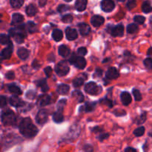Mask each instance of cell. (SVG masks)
Returning a JSON list of instances; mask_svg holds the SVG:
<instances>
[{
	"mask_svg": "<svg viewBox=\"0 0 152 152\" xmlns=\"http://www.w3.org/2000/svg\"><path fill=\"white\" fill-rule=\"evenodd\" d=\"M14 73L12 72V71H10V72L6 74V78L8 79V80H13V79H14Z\"/></svg>",
	"mask_w": 152,
	"mask_h": 152,
	"instance_id": "681fc988",
	"label": "cell"
},
{
	"mask_svg": "<svg viewBox=\"0 0 152 152\" xmlns=\"http://www.w3.org/2000/svg\"><path fill=\"white\" fill-rule=\"evenodd\" d=\"M26 26L27 29H28V31H29L31 34H33V33H35L36 31H37V25H36L34 22H31V21H30V22H28V23H27Z\"/></svg>",
	"mask_w": 152,
	"mask_h": 152,
	"instance_id": "f1b7e54d",
	"label": "cell"
},
{
	"mask_svg": "<svg viewBox=\"0 0 152 152\" xmlns=\"http://www.w3.org/2000/svg\"><path fill=\"white\" fill-rule=\"evenodd\" d=\"M102 70H100L99 68H97V69L96 70V73H95L94 74H96V75L99 76V77H100V76H102Z\"/></svg>",
	"mask_w": 152,
	"mask_h": 152,
	"instance_id": "f5cc1de1",
	"label": "cell"
},
{
	"mask_svg": "<svg viewBox=\"0 0 152 152\" xmlns=\"http://www.w3.org/2000/svg\"><path fill=\"white\" fill-rule=\"evenodd\" d=\"M77 53H79V54L80 55V56H85V55L87 53V49L86 48L84 47H82V48H80L77 50Z\"/></svg>",
	"mask_w": 152,
	"mask_h": 152,
	"instance_id": "ee69618b",
	"label": "cell"
},
{
	"mask_svg": "<svg viewBox=\"0 0 152 152\" xmlns=\"http://www.w3.org/2000/svg\"><path fill=\"white\" fill-rule=\"evenodd\" d=\"M145 120H146V113H143V114H142V115L140 116V119L137 120V124H142V123H143Z\"/></svg>",
	"mask_w": 152,
	"mask_h": 152,
	"instance_id": "f6af8a7d",
	"label": "cell"
},
{
	"mask_svg": "<svg viewBox=\"0 0 152 152\" xmlns=\"http://www.w3.org/2000/svg\"><path fill=\"white\" fill-rule=\"evenodd\" d=\"M119 76H120L119 71L114 67L109 68V69L108 70L106 73V78L108 80H115V79L118 78Z\"/></svg>",
	"mask_w": 152,
	"mask_h": 152,
	"instance_id": "30bf717a",
	"label": "cell"
},
{
	"mask_svg": "<svg viewBox=\"0 0 152 152\" xmlns=\"http://www.w3.org/2000/svg\"><path fill=\"white\" fill-rule=\"evenodd\" d=\"M126 151H136V149H134V148H130V147H129V148H126V150H125Z\"/></svg>",
	"mask_w": 152,
	"mask_h": 152,
	"instance_id": "db71d44e",
	"label": "cell"
},
{
	"mask_svg": "<svg viewBox=\"0 0 152 152\" xmlns=\"http://www.w3.org/2000/svg\"><path fill=\"white\" fill-rule=\"evenodd\" d=\"M37 9L34 4H29L26 8V13L29 16H34L37 14Z\"/></svg>",
	"mask_w": 152,
	"mask_h": 152,
	"instance_id": "484cf974",
	"label": "cell"
},
{
	"mask_svg": "<svg viewBox=\"0 0 152 152\" xmlns=\"http://www.w3.org/2000/svg\"><path fill=\"white\" fill-rule=\"evenodd\" d=\"M85 91L91 95H97L99 94V92L100 91H102V89L95 83L91 82V83H87L86 85V86H85Z\"/></svg>",
	"mask_w": 152,
	"mask_h": 152,
	"instance_id": "8992f818",
	"label": "cell"
},
{
	"mask_svg": "<svg viewBox=\"0 0 152 152\" xmlns=\"http://www.w3.org/2000/svg\"><path fill=\"white\" fill-rule=\"evenodd\" d=\"M36 83H37V86H38L39 88H41V90L43 92H46L49 89L48 86L45 80H38V81H37Z\"/></svg>",
	"mask_w": 152,
	"mask_h": 152,
	"instance_id": "d4e9b609",
	"label": "cell"
},
{
	"mask_svg": "<svg viewBox=\"0 0 152 152\" xmlns=\"http://www.w3.org/2000/svg\"><path fill=\"white\" fill-rule=\"evenodd\" d=\"M136 5H137V2L135 0H132V1H129L127 4L128 7H129V9H130V10H132V9H133L134 7H136Z\"/></svg>",
	"mask_w": 152,
	"mask_h": 152,
	"instance_id": "bcb514c9",
	"label": "cell"
},
{
	"mask_svg": "<svg viewBox=\"0 0 152 152\" xmlns=\"http://www.w3.org/2000/svg\"><path fill=\"white\" fill-rule=\"evenodd\" d=\"M48 113L46 110L42 109L37 113V117H36V121L38 124L44 125L48 120Z\"/></svg>",
	"mask_w": 152,
	"mask_h": 152,
	"instance_id": "ba28073f",
	"label": "cell"
},
{
	"mask_svg": "<svg viewBox=\"0 0 152 152\" xmlns=\"http://www.w3.org/2000/svg\"><path fill=\"white\" fill-rule=\"evenodd\" d=\"M48 0H39V6L41 7H43V6L45 5V4L47 3Z\"/></svg>",
	"mask_w": 152,
	"mask_h": 152,
	"instance_id": "816d5d0a",
	"label": "cell"
},
{
	"mask_svg": "<svg viewBox=\"0 0 152 152\" xmlns=\"http://www.w3.org/2000/svg\"><path fill=\"white\" fill-rule=\"evenodd\" d=\"M8 90L10 93L14 94H18L20 95L22 94V90L20 89V88L19 86H17L15 84H10L8 86Z\"/></svg>",
	"mask_w": 152,
	"mask_h": 152,
	"instance_id": "603a6c76",
	"label": "cell"
},
{
	"mask_svg": "<svg viewBox=\"0 0 152 152\" xmlns=\"http://www.w3.org/2000/svg\"><path fill=\"white\" fill-rule=\"evenodd\" d=\"M23 16L20 13H14L12 16V25H17L23 21Z\"/></svg>",
	"mask_w": 152,
	"mask_h": 152,
	"instance_id": "cb8c5ba5",
	"label": "cell"
},
{
	"mask_svg": "<svg viewBox=\"0 0 152 152\" xmlns=\"http://www.w3.org/2000/svg\"><path fill=\"white\" fill-rule=\"evenodd\" d=\"M111 34L113 37H123L124 34V27L123 25H118L114 27L111 30Z\"/></svg>",
	"mask_w": 152,
	"mask_h": 152,
	"instance_id": "7c38bea8",
	"label": "cell"
},
{
	"mask_svg": "<svg viewBox=\"0 0 152 152\" xmlns=\"http://www.w3.org/2000/svg\"><path fill=\"white\" fill-rule=\"evenodd\" d=\"M104 22H105L104 18L99 15H95L91 19V22L93 25V26L96 27V28L101 26L104 23Z\"/></svg>",
	"mask_w": 152,
	"mask_h": 152,
	"instance_id": "9a60e30c",
	"label": "cell"
},
{
	"mask_svg": "<svg viewBox=\"0 0 152 152\" xmlns=\"http://www.w3.org/2000/svg\"><path fill=\"white\" fill-rule=\"evenodd\" d=\"M19 132L25 137L31 138L35 137L38 133V129L32 123L30 118L23 119L19 124Z\"/></svg>",
	"mask_w": 152,
	"mask_h": 152,
	"instance_id": "6da1fadb",
	"label": "cell"
},
{
	"mask_svg": "<svg viewBox=\"0 0 152 152\" xmlns=\"http://www.w3.org/2000/svg\"><path fill=\"white\" fill-rule=\"evenodd\" d=\"M107 137H108V134H100V136L99 137V139L101 141H102L104 139H106Z\"/></svg>",
	"mask_w": 152,
	"mask_h": 152,
	"instance_id": "f907efd6",
	"label": "cell"
},
{
	"mask_svg": "<svg viewBox=\"0 0 152 152\" xmlns=\"http://www.w3.org/2000/svg\"><path fill=\"white\" fill-rule=\"evenodd\" d=\"M87 6V0H77L75 3V7L78 11H83L86 10Z\"/></svg>",
	"mask_w": 152,
	"mask_h": 152,
	"instance_id": "ac0fdd59",
	"label": "cell"
},
{
	"mask_svg": "<svg viewBox=\"0 0 152 152\" xmlns=\"http://www.w3.org/2000/svg\"><path fill=\"white\" fill-rule=\"evenodd\" d=\"M95 106H96V103H95V102H87L83 108H84L85 111L88 112V111H93V110L94 109Z\"/></svg>",
	"mask_w": 152,
	"mask_h": 152,
	"instance_id": "836d02e7",
	"label": "cell"
},
{
	"mask_svg": "<svg viewBox=\"0 0 152 152\" xmlns=\"http://www.w3.org/2000/svg\"><path fill=\"white\" fill-rule=\"evenodd\" d=\"M65 104H66V100H65V99L59 100V102H58V104H57L58 111H62H62H63L64 108H65Z\"/></svg>",
	"mask_w": 152,
	"mask_h": 152,
	"instance_id": "8d00e7d4",
	"label": "cell"
},
{
	"mask_svg": "<svg viewBox=\"0 0 152 152\" xmlns=\"http://www.w3.org/2000/svg\"><path fill=\"white\" fill-rule=\"evenodd\" d=\"M114 7H115V4L113 1V0H102V2H101L102 10L106 13L112 11L114 9Z\"/></svg>",
	"mask_w": 152,
	"mask_h": 152,
	"instance_id": "52a82bcc",
	"label": "cell"
},
{
	"mask_svg": "<svg viewBox=\"0 0 152 152\" xmlns=\"http://www.w3.org/2000/svg\"><path fill=\"white\" fill-rule=\"evenodd\" d=\"M9 102H10V105L12 106H14L16 108H18V107H22L25 105V102L16 96H13L10 98L9 99Z\"/></svg>",
	"mask_w": 152,
	"mask_h": 152,
	"instance_id": "4fadbf2b",
	"label": "cell"
},
{
	"mask_svg": "<svg viewBox=\"0 0 152 152\" xmlns=\"http://www.w3.org/2000/svg\"><path fill=\"white\" fill-rule=\"evenodd\" d=\"M70 63L74 65L76 68L79 69H83L86 66V61L84 57L76 56L75 53H73L71 57L69 59Z\"/></svg>",
	"mask_w": 152,
	"mask_h": 152,
	"instance_id": "277c9868",
	"label": "cell"
},
{
	"mask_svg": "<svg viewBox=\"0 0 152 152\" xmlns=\"http://www.w3.org/2000/svg\"><path fill=\"white\" fill-rule=\"evenodd\" d=\"M9 34H10L11 37L14 38L15 41L17 43L23 42L25 38L26 37V34H25L24 25H20V26L11 28L9 31Z\"/></svg>",
	"mask_w": 152,
	"mask_h": 152,
	"instance_id": "7a4b0ae2",
	"label": "cell"
},
{
	"mask_svg": "<svg viewBox=\"0 0 152 152\" xmlns=\"http://www.w3.org/2000/svg\"><path fill=\"white\" fill-rule=\"evenodd\" d=\"M0 105H1V108H3V107L7 105V98L5 96H1L0 97Z\"/></svg>",
	"mask_w": 152,
	"mask_h": 152,
	"instance_id": "7dc6e473",
	"label": "cell"
},
{
	"mask_svg": "<svg viewBox=\"0 0 152 152\" xmlns=\"http://www.w3.org/2000/svg\"><path fill=\"white\" fill-rule=\"evenodd\" d=\"M65 1H71V0H65Z\"/></svg>",
	"mask_w": 152,
	"mask_h": 152,
	"instance_id": "6f0895ef",
	"label": "cell"
},
{
	"mask_svg": "<svg viewBox=\"0 0 152 152\" xmlns=\"http://www.w3.org/2000/svg\"><path fill=\"white\" fill-rule=\"evenodd\" d=\"M29 54L30 52L28 51V50L24 48H20L17 51V55L22 59H26L29 56Z\"/></svg>",
	"mask_w": 152,
	"mask_h": 152,
	"instance_id": "ffe728a7",
	"label": "cell"
},
{
	"mask_svg": "<svg viewBox=\"0 0 152 152\" xmlns=\"http://www.w3.org/2000/svg\"><path fill=\"white\" fill-rule=\"evenodd\" d=\"M52 37L56 42H59L63 38V34L60 30L55 29L53 30V33H52Z\"/></svg>",
	"mask_w": 152,
	"mask_h": 152,
	"instance_id": "44dd1931",
	"label": "cell"
},
{
	"mask_svg": "<svg viewBox=\"0 0 152 152\" xmlns=\"http://www.w3.org/2000/svg\"><path fill=\"white\" fill-rule=\"evenodd\" d=\"M144 133H145V128H144L143 126L138 128V129H137L134 132V134L136 137L142 136V135L144 134Z\"/></svg>",
	"mask_w": 152,
	"mask_h": 152,
	"instance_id": "e575fe53",
	"label": "cell"
},
{
	"mask_svg": "<svg viewBox=\"0 0 152 152\" xmlns=\"http://www.w3.org/2000/svg\"><path fill=\"white\" fill-rule=\"evenodd\" d=\"M148 55L149 56H151L152 57V48H149L148 49Z\"/></svg>",
	"mask_w": 152,
	"mask_h": 152,
	"instance_id": "11a10c76",
	"label": "cell"
},
{
	"mask_svg": "<svg viewBox=\"0 0 152 152\" xmlns=\"http://www.w3.org/2000/svg\"><path fill=\"white\" fill-rule=\"evenodd\" d=\"M45 74L47 75V77H50V75H51L52 74V69L50 67H46L45 68Z\"/></svg>",
	"mask_w": 152,
	"mask_h": 152,
	"instance_id": "c3c4849f",
	"label": "cell"
},
{
	"mask_svg": "<svg viewBox=\"0 0 152 152\" xmlns=\"http://www.w3.org/2000/svg\"><path fill=\"white\" fill-rule=\"evenodd\" d=\"M138 27L137 25H135V24H131V25H129L127 27V32L129 34H134L137 31Z\"/></svg>",
	"mask_w": 152,
	"mask_h": 152,
	"instance_id": "d6a6232c",
	"label": "cell"
},
{
	"mask_svg": "<svg viewBox=\"0 0 152 152\" xmlns=\"http://www.w3.org/2000/svg\"><path fill=\"white\" fill-rule=\"evenodd\" d=\"M1 122L4 126H12L16 122V116L11 110L3 111L1 114Z\"/></svg>",
	"mask_w": 152,
	"mask_h": 152,
	"instance_id": "3957f363",
	"label": "cell"
},
{
	"mask_svg": "<svg viewBox=\"0 0 152 152\" xmlns=\"http://www.w3.org/2000/svg\"><path fill=\"white\" fill-rule=\"evenodd\" d=\"M26 96L28 99H34L36 96V92L33 90L29 91H28V93L26 94Z\"/></svg>",
	"mask_w": 152,
	"mask_h": 152,
	"instance_id": "7bdbcfd3",
	"label": "cell"
},
{
	"mask_svg": "<svg viewBox=\"0 0 152 152\" xmlns=\"http://www.w3.org/2000/svg\"><path fill=\"white\" fill-rule=\"evenodd\" d=\"M50 102V96L48 94H43L39 96L37 99V104L39 106L43 107L48 105Z\"/></svg>",
	"mask_w": 152,
	"mask_h": 152,
	"instance_id": "9c48e42d",
	"label": "cell"
},
{
	"mask_svg": "<svg viewBox=\"0 0 152 152\" xmlns=\"http://www.w3.org/2000/svg\"><path fill=\"white\" fill-rule=\"evenodd\" d=\"M70 9L69 6L65 5V4H61L58 7V11L59 13H63V12L66 11V10H68Z\"/></svg>",
	"mask_w": 152,
	"mask_h": 152,
	"instance_id": "b9f144b4",
	"label": "cell"
},
{
	"mask_svg": "<svg viewBox=\"0 0 152 152\" xmlns=\"http://www.w3.org/2000/svg\"><path fill=\"white\" fill-rule=\"evenodd\" d=\"M144 65L148 69L152 70V59L151 58H146L144 60Z\"/></svg>",
	"mask_w": 152,
	"mask_h": 152,
	"instance_id": "60d3db41",
	"label": "cell"
},
{
	"mask_svg": "<svg viewBox=\"0 0 152 152\" xmlns=\"http://www.w3.org/2000/svg\"><path fill=\"white\" fill-rule=\"evenodd\" d=\"M72 95L79 102H82L84 101V95L80 91H75L73 92Z\"/></svg>",
	"mask_w": 152,
	"mask_h": 152,
	"instance_id": "83f0119b",
	"label": "cell"
},
{
	"mask_svg": "<svg viewBox=\"0 0 152 152\" xmlns=\"http://www.w3.org/2000/svg\"><path fill=\"white\" fill-rule=\"evenodd\" d=\"M133 95L134 96L135 99L137 101H140L142 99V95H141L140 92L137 89H134L133 90Z\"/></svg>",
	"mask_w": 152,
	"mask_h": 152,
	"instance_id": "74e56055",
	"label": "cell"
},
{
	"mask_svg": "<svg viewBox=\"0 0 152 152\" xmlns=\"http://www.w3.org/2000/svg\"><path fill=\"white\" fill-rule=\"evenodd\" d=\"M69 90H70V88L68 85L61 84L57 87L58 94L61 95L68 94V93L69 92Z\"/></svg>",
	"mask_w": 152,
	"mask_h": 152,
	"instance_id": "d6986e66",
	"label": "cell"
},
{
	"mask_svg": "<svg viewBox=\"0 0 152 152\" xmlns=\"http://www.w3.org/2000/svg\"><path fill=\"white\" fill-rule=\"evenodd\" d=\"M83 83H84V79L83 78H77L73 81V85L75 88L80 87L81 86H83Z\"/></svg>",
	"mask_w": 152,
	"mask_h": 152,
	"instance_id": "d590c367",
	"label": "cell"
},
{
	"mask_svg": "<svg viewBox=\"0 0 152 152\" xmlns=\"http://www.w3.org/2000/svg\"><path fill=\"white\" fill-rule=\"evenodd\" d=\"M65 34H66V37L68 40L71 41V40H74L77 38L78 37V34L77 31L74 28H71L70 27L66 28L65 30Z\"/></svg>",
	"mask_w": 152,
	"mask_h": 152,
	"instance_id": "5bb4252c",
	"label": "cell"
},
{
	"mask_svg": "<svg viewBox=\"0 0 152 152\" xmlns=\"http://www.w3.org/2000/svg\"><path fill=\"white\" fill-rule=\"evenodd\" d=\"M70 53H71V51H70V49L68 48L67 46L64 45L59 46V54L60 55V56H63V57H67V56H69Z\"/></svg>",
	"mask_w": 152,
	"mask_h": 152,
	"instance_id": "7402d4cb",
	"label": "cell"
},
{
	"mask_svg": "<svg viewBox=\"0 0 152 152\" xmlns=\"http://www.w3.org/2000/svg\"><path fill=\"white\" fill-rule=\"evenodd\" d=\"M64 117L62 114V111H58L57 112H55L53 115V120L56 123H60L63 121Z\"/></svg>",
	"mask_w": 152,
	"mask_h": 152,
	"instance_id": "4316f807",
	"label": "cell"
},
{
	"mask_svg": "<svg viewBox=\"0 0 152 152\" xmlns=\"http://www.w3.org/2000/svg\"><path fill=\"white\" fill-rule=\"evenodd\" d=\"M142 10L145 13H151L152 11V6L148 1H144L142 5Z\"/></svg>",
	"mask_w": 152,
	"mask_h": 152,
	"instance_id": "f546056e",
	"label": "cell"
},
{
	"mask_svg": "<svg viewBox=\"0 0 152 152\" xmlns=\"http://www.w3.org/2000/svg\"><path fill=\"white\" fill-rule=\"evenodd\" d=\"M0 42L2 45H8L9 43L11 42L8 36L4 34H1L0 36Z\"/></svg>",
	"mask_w": 152,
	"mask_h": 152,
	"instance_id": "1f68e13d",
	"label": "cell"
},
{
	"mask_svg": "<svg viewBox=\"0 0 152 152\" xmlns=\"http://www.w3.org/2000/svg\"><path fill=\"white\" fill-rule=\"evenodd\" d=\"M69 65H68V62L66 61H61V62H59L56 65V68H55L56 74L59 76H61V77L67 75L68 73L69 72Z\"/></svg>",
	"mask_w": 152,
	"mask_h": 152,
	"instance_id": "5b68a950",
	"label": "cell"
},
{
	"mask_svg": "<svg viewBox=\"0 0 152 152\" xmlns=\"http://www.w3.org/2000/svg\"><path fill=\"white\" fill-rule=\"evenodd\" d=\"M121 101L124 105H129L132 102V96L129 92H123L121 94Z\"/></svg>",
	"mask_w": 152,
	"mask_h": 152,
	"instance_id": "e0dca14e",
	"label": "cell"
},
{
	"mask_svg": "<svg viewBox=\"0 0 152 152\" xmlns=\"http://www.w3.org/2000/svg\"><path fill=\"white\" fill-rule=\"evenodd\" d=\"M10 4L14 8H19L24 4L23 0H10Z\"/></svg>",
	"mask_w": 152,
	"mask_h": 152,
	"instance_id": "4dcf8cb0",
	"label": "cell"
},
{
	"mask_svg": "<svg viewBox=\"0 0 152 152\" xmlns=\"http://www.w3.org/2000/svg\"><path fill=\"white\" fill-rule=\"evenodd\" d=\"M117 1H126V0H117Z\"/></svg>",
	"mask_w": 152,
	"mask_h": 152,
	"instance_id": "9f6ffc18",
	"label": "cell"
},
{
	"mask_svg": "<svg viewBox=\"0 0 152 152\" xmlns=\"http://www.w3.org/2000/svg\"><path fill=\"white\" fill-rule=\"evenodd\" d=\"M145 18L142 16H140V15H137L134 17V22H136L137 24H140V25H142V24L145 22Z\"/></svg>",
	"mask_w": 152,
	"mask_h": 152,
	"instance_id": "ab89813d",
	"label": "cell"
},
{
	"mask_svg": "<svg viewBox=\"0 0 152 152\" xmlns=\"http://www.w3.org/2000/svg\"><path fill=\"white\" fill-rule=\"evenodd\" d=\"M62 22H65V23H69L73 21V16L71 14H66L62 17Z\"/></svg>",
	"mask_w": 152,
	"mask_h": 152,
	"instance_id": "f35d334b",
	"label": "cell"
},
{
	"mask_svg": "<svg viewBox=\"0 0 152 152\" xmlns=\"http://www.w3.org/2000/svg\"><path fill=\"white\" fill-rule=\"evenodd\" d=\"M13 45L12 44V42L9 43L7 47L6 48L3 49L1 50V56L2 59H9L11 56V53L13 52Z\"/></svg>",
	"mask_w": 152,
	"mask_h": 152,
	"instance_id": "8fae6325",
	"label": "cell"
},
{
	"mask_svg": "<svg viewBox=\"0 0 152 152\" xmlns=\"http://www.w3.org/2000/svg\"><path fill=\"white\" fill-rule=\"evenodd\" d=\"M79 30H80V32L82 35L86 36L90 33L91 31V28L86 23H80L78 25Z\"/></svg>",
	"mask_w": 152,
	"mask_h": 152,
	"instance_id": "2e32d148",
	"label": "cell"
}]
</instances>
